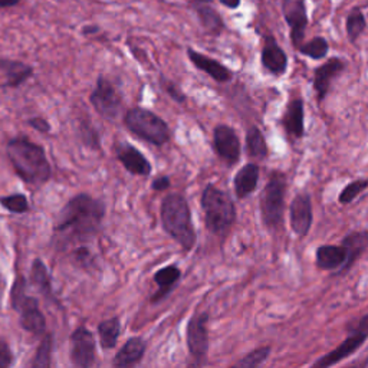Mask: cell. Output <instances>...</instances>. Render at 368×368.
<instances>
[{
	"instance_id": "obj_1",
	"label": "cell",
	"mask_w": 368,
	"mask_h": 368,
	"mask_svg": "<svg viewBox=\"0 0 368 368\" xmlns=\"http://www.w3.org/2000/svg\"><path fill=\"white\" fill-rule=\"evenodd\" d=\"M106 217V204L87 193L74 196L56 216L53 231L69 237L85 239L95 235Z\"/></svg>"
},
{
	"instance_id": "obj_2",
	"label": "cell",
	"mask_w": 368,
	"mask_h": 368,
	"mask_svg": "<svg viewBox=\"0 0 368 368\" xmlns=\"http://www.w3.org/2000/svg\"><path fill=\"white\" fill-rule=\"evenodd\" d=\"M8 157L16 174L33 187L44 186L52 176V169L42 146L26 137H15L6 146Z\"/></svg>"
},
{
	"instance_id": "obj_3",
	"label": "cell",
	"mask_w": 368,
	"mask_h": 368,
	"mask_svg": "<svg viewBox=\"0 0 368 368\" xmlns=\"http://www.w3.org/2000/svg\"><path fill=\"white\" fill-rule=\"evenodd\" d=\"M160 217L162 229L173 237L180 246L190 252L197 242V235L192 220L190 206L181 194H169L161 201Z\"/></svg>"
},
{
	"instance_id": "obj_4",
	"label": "cell",
	"mask_w": 368,
	"mask_h": 368,
	"mask_svg": "<svg viewBox=\"0 0 368 368\" xmlns=\"http://www.w3.org/2000/svg\"><path fill=\"white\" fill-rule=\"evenodd\" d=\"M201 209L204 213V223L208 231L216 236H224L236 220V208L231 196L216 187L215 184H208L201 194Z\"/></svg>"
},
{
	"instance_id": "obj_5",
	"label": "cell",
	"mask_w": 368,
	"mask_h": 368,
	"mask_svg": "<svg viewBox=\"0 0 368 368\" xmlns=\"http://www.w3.org/2000/svg\"><path fill=\"white\" fill-rule=\"evenodd\" d=\"M122 121L130 133L157 147L165 146L172 137L167 122L146 108L135 107L128 110Z\"/></svg>"
},
{
	"instance_id": "obj_6",
	"label": "cell",
	"mask_w": 368,
	"mask_h": 368,
	"mask_svg": "<svg viewBox=\"0 0 368 368\" xmlns=\"http://www.w3.org/2000/svg\"><path fill=\"white\" fill-rule=\"evenodd\" d=\"M288 190V177L285 173L274 172L260 194V213L268 229H278L283 219L285 196Z\"/></svg>"
},
{
	"instance_id": "obj_7",
	"label": "cell",
	"mask_w": 368,
	"mask_h": 368,
	"mask_svg": "<svg viewBox=\"0 0 368 368\" xmlns=\"http://www.w3.org/2000/svg\"><path fill=\"white\" fill-rule=\"evenodd\" d=\"M90 101L94 110L107 119H115L122 107V97L117 87L111 81L99 75L97 79V85L90 95Z\"/></svg>"
},
{
	"instance_id": "obj_8",
	"label": "cell",
	"mask_w": 368,
	"mask_h": 368,
	"mask_svg": "<svg viewBox=\"0 0 368 368\" xmlns=\"http://www.w3.org/2000/svg\"><path fill=\"white\" fill-rule=\"evenodd\" d=\"M278 2L285 22L290 28L292 47L298 49L305 40V33L310 25L308 5L306 0H278Z\"/></svg>"
},
{
	"instance_id": "obj_9",
	"label": "cell",
	"mask_w": 368,
	"mask_h": 368,
	"mask_svg": "<svg viewBox=\"0 0 368 368\" xmlns=\"http://www.w3.org/2000/svg\"><path fill=\"white\" fill-rule=\"evenodd\" d=\"M368 338V315H362L361 321L357 325V330L353 331L350 334V337L346 338L345 341H342L340 344L338 349H335L334 351L328 353L326 356L321 357L319 360H317L312 367L314 368H328L333 367L338 362H341L342 360L349 358L350 356H353L357 350H360L361 346L364 345V342Z\"/></svg>"
},
{
	"instance_id": "obj_10",
	"label": "cell",
	"mask_w": 368,
	"mask_h": 368,
	"mask_svg": "<svg viewBox=\"0 0 368 368\" xmlns=\"http://www.w3.org/2000/svg\"><path fill=\"white\" fill-rule=\"evenodd\" d=\"M209 312L194 314L187 324V349L196 365H204L209 353Z\"/></svg>"
},
{
	"instance_id": "obj_11",
	"label": "cell",
	"mask_w": 368,
	"mask_h": 368,
	"mask_svg": "<svg viewBox=\"0 0 368 368\" xmlns=\"http://www.w3.org/2000/svg\"><path fill=\"white\" fill-rule=\"evenodd\" d=\"M97 341L95 335L85 328L78 326L71 334V362L78 368H88L95 364Z\"/></svg>"
},
{
	"instance_id": "obj_12",
	"label": "cell",
	"mask_w": 368,
	"mask_h": 368,
	"mask_svg": "<svg viewBox=\"0 0 368 368\" xmlns=\"http://www.w3.org/2000/svg\"><path fill=\"white\" fill-rule=\"evenodd\" d=\"M288 55L279 47L274 35L267 33L262 36L260 64L262 68L274 76H282L288 71Z\"/></svg>"
},
{
	"instance_id": "obj_13",
	"label": "cell",
	"mask_w": 368,
	"mask_h": 368,
	"mask_svg": "<svg viewBox=\"0 0 368 368\" xmlns=\"http://www.w3.org/2000/svg\"><path fill=\"white\" fill-rule=\"evenodd\" d=\"M213 147H215L216 154L223 161H226L229 166L236 165L240 158V153H242L240 140L236 131L226 124H220L215 127Z\"/></svg>"
},
{
	"instance_id": "obj_14",
	"label": "cell",
	"mask_w": 368,
	"mask_h": 368,
	"mask_svg": "<svg viewBox=\"0 0 368 368\" xmlns=\"http://www.w3.org/2000/svg\"><path fill=\"white\" fill-rule=\"evenodd\" d=\"M312 201L308 193H299L294 197L290 206V223L294 233L299 237H305L312 226Z\"/></svg>"
},
{
	"instance_id": "obj_15",
	"label": "cell",
	"mask_w": 368,
	"mask_h": 368,
	"mask_svg": "<svg viewBox=\"0 0 368 368\" xmlns=\"http://www.w3.org/2000/svg\"><path fill=\"white\" fill-rule=\"evenodd\" d=\"M19 312V324L22 328L33 335L47 333V318L39 310V302L33 296H25L15 308Z\"/></svg>"
},
{
	"instance_id": "obj_16",
	"label": "cell",
	"mask_w": 368,
	"mask_h": 368,
	"mask_svg": "<svg viewBox=\"0 0 368 368\" xmlns=\"http://www.w3.org/2000/svg\"><path fill=\"white\" fill-rule=\"evenodd\" d=\"M114 153L117 160L131 174L142 177H147L151 174L153 167L150 165V161L146 158L144 154L138 151L134 146L128 144V142H115Z\"/></svg>"
},
{
	"instance_id": "obj_17",
	"label": "cell",
	"mask_w": 368,
	"mask_h": 368,
	"mask_svg": "<svg viewBox=\"0 0 368 368\" xmlns=\"http://www.w3.org/2000/svg\"><path fill=\"white\" fill-rule=\"evenodd\" d=\"M190 8L196 13L200 26L210 36H220L226 31V24L220 12L213 6L212 0H189Z\"/></svg>"
},
{
	"instance_id": "obj_18",
	"label": "cell",
	"mask_w": 368,
	"mask_h": 368,
	"mask_svg": "<svg viewBox=\"0 0 368 368\" xmlns=\"http://www.w3.org/2000/svg\"><path fill=\"white\" fill-rule=\"evenodd\" d=\"M345 67L346 62L344 59L334 56L314 71V90L318 95L319 102L330 92L333 81L345 71Z\"/></svg>"
},
{
	"instance_id": "obj_19",
	"label": "cell",
	"mask_w": 368,
	"mask_h": 368,
	"mask_svg": "<svg viewBox=\"0 0 368 368\" xmlns=\"http://www.w3.org/2000/svg\"><path fill=\"white\" fill-rule=\"evenodd\" d=\"M187 58L199 71L208 74L212 79L216 81V83L224 84L229 83V81H232L233 78V72L226 65H223L220 60L213 59L193 48H187Z\"/></svg>"
},
{
	"instance_id": "obj_20",
	"label": "cell",
	"mask_w": 368,
	"mask_h": 368,
	"mask_svg": "<svg viewBox=\"0 0 368 368\" xmlns=\"http://www.w3.org/2000/svg\"><path fill=\"white\" fill-rule=\"evenodd\" d=\"M305 110H303V99L302 98H294L288 107L285 110V114L282 117V126L286 133V135L301 140L305 134Z\"/></svg>"
},
{
	"instance_id": "obj_21",
	"label": "cell",
	"mask_w": 368,
	"mask_h": 368,
	"mask_svg": "<svg viewBox=\"0 0 368 368\" xmlns=\"http://www.w3.org/2000/svg\"><path fill=\"white\" fill-rule=\"evenodd\" d=\"M146 350H147V344L144 340L140 337H131L117 353L112 365L117 368H127L137 365L138 362H141L142 357H144Z\"/></svg>"
},
{
	"instance_id": "obj_22",
	"label": "cell",
	"mask_w": 368,
	"mask_h": 368,
	"mask_svg": "<svg viewBox=\"0 0 368 368\" xmlns=\"http://www.w3.org/2000/svg\"><path fill=\"white\" fill-rule=\"evenodd\" d=\"M0 74L5 76L6 87L19 88L33 75V68L20 60L0 58Z\"/></svg>"
},
{
	"instance_id": "obj_23",
	"label": "cell",
	"mask_w": 368,
	"mask_h": 368,
	"mask_svg": "<svg viewBox=\"0 0 368 368\" xmlns=\"http://www.w3.org/2000/svg\"><path fill=\"white\" fill-rule=\"evenodd\" d=\"M342 246L346 251V259L340 269V275L345 274L353 265L365 253L368 246V232L360 231V232H351L342 239Z\"/></svg>"
},
{
	"instance_id": "obj_24",
	"label": "cell",
	"mask_w": 368,
	"mask_h": 368,
	"mask_svg": "<svg viewBox=\"0 0 368 368\" xmlns=\"http://www.w3.org/2000/svg\"><path fill=\"white\" fill-rule=\"evenodd\" d=\"M315 259L322 271L341 269L346 259V251L342 244H322L315 252Z\"/></svg>"
},
{
	"instance_id": "obj_25",
	"label": "cell",
	"mask_w": 368,
	"mask_h": 368,
	"mask_svg": "<svg viewBox=\"0 0 368 368\" xmlns=\"http://www.w3.org/2000/svg\"><path fill=\"white\" fill-rule=\"evenodd\" d=\"M259 181V166L256 162H248L235 176V193L237 199H246L258 187Z\"/></svg>"
},
{
	"instance_id": "obj_26",
	"label": "cell",
	"mask_w": 368,
	"mask_h": 368,
	"mask_svg": "<svg viewBox=\"0 0 368 368\" xmlns=\"http://www.w3.org/2000/svg\"><path fill=\"white\" fill-rule=\"evenodd\" d=\"M31 283L40 292V295H44L48 301L56 302L53 291H52V282H51V275L47 268V265L42 259L36 258L32 262V268H31Z\"/></svg>"
},
{
	"instance_id": "obj_27",
	"label": "cell",
	"mask_w": 368,
	"mask_h": 368,
	"mask_svg": "<svg viewBox=\"0 0 368 368\" xmlns=\"http://www.w3.org/2000/svg\"><path fill=\"white\" fill-rule=\"evenodd\" d=\"M181 278V271L177 268L176 265H169V267H165L158 269L154 274V282L158 286V291L151 296V302H158L165 296H167L172 291L173 286L180 281Z\"/></svg>"
},
{
	"instance_id": "obj_28",
	"label": "cell",
	"mask_w": 368,
	"mask_h": 368,
	"mask_svg": "<svg viewBox=\"0 0 368 368\" xmlns=\"http://www.w3.org/2000/svg\"><path fill=\"white\" fill-rule=\"evenodd\" d=\"M121 334V322L118 317L104 319L98 325V335L102 350H112L118 342Z\"/></svg>"
},
{
	"instance_id": "obj_29",
	"label": "cell",
	"mask_w": 368,
	"mask_h": 368,
	"mask_svg": "<svg viewBox=\"0 0 368 368\" xmlns=\"http://www.w3.org/2000/svg\"><path fill=\"white\" fill-rule=\"evenodd\" d=\"M345 31L346 36L351 44H356L357 40L365 33L367 31V19L361 6H354L349 15L345 17Z\"/></svg>"
},
{
	"instance_id": "obj_30",
	"label": "cell",
	"mask_w": 368,
	"mask_h": 368,
	"mask_svg": "<svg viewBox=\"0 0 368 368\" xmlns=\"http://www.w3.org/2000/svg\"><path fill=\"white\" fill-rule=\"evenodd\" d=\"M246 151L253 160H263L268 157V144L262 131L258 127H251L246 133Z\"/></svg>"
},
{
	"instance_id": "obj_31",
	"label": "cell",
	"mask_w": 368,
	"mask_h": 368,
	"mask_svg": "<svg viewBox=\"0 0 368 368\" xmlns=\"http://www.w3.org/2000/svg\"><path fill=\"white\" fill-rule=\"evenodd\" d=\"M301 55L308 56L314 60H319L325 58L330 52V44L324 36H314L308 42H302V45L296 49Z\"/></svg>"
},
{
	"instance_id": "obj_32",
	"label": "cell",
	"mask_w": 368,
	"mask_h": 368,
	"mask_svg": "<svg viewBox=\"0 0 368 368\" xmlns=\"http://www.w3.org/2000/svg\"><path fill=\"white\" fill-rule=\"evenodd\" d=\"M52 349H53V337L52 334H44L42 340L36 350V354L32 361L33 368H48L51 367V357H52Z\"/></svg>"
},
{
	"instance_id": "obj_33",
	"label": "cell",
	"mask_w": 368,
	"mask_h": 368,
	"mask_svg": "<svg viewBox=\"0 0 368 368\" xmlns=\"http://www.w3.org/2000/svg\"><path fill=\"white\" fill-rule=\"evenodd\" d=\"M272 349L268 345H263L259 346V349L251 351L246 357H243L240 361H237L235 364V367H240V368H255L262 365L265 361L268 360L269 354H271Z\"/></svg>"
},
{
	"instance_id": "obj_34",
	"label": "cell",
	"mask_w": 368,
	"mask_h": 368,
	"mask_svg": "<svg viewBox=\"0 0 368 368\" xmlns=\"http://www.w3.org/2000/svg\"><path fill=\"white\" fill-rule=\"evenodd\" d=\"M0 204L10 212V213H26L29 212V201L28 197L22 193H16V194H10V196H5V197H0Z\"/></svg>"
},
{
	"instance_id": "obj_35",
	"label": "cell",
	"mask_w": 368,
	"mask_h": 368,
	"mask_svg": "<svg viewBox=\"0 0 368 368\" xmlns=\"http://www.w3.org/2000/svg\"><path fill=\"white\" fill-rule=\"evenodd\" d=\"M368 187V180L367 178H360L351 181L349 186L344 187L338 196V201L341 204H350L353 203L364 190Z\"/></svg>"
},
{
	"instance_id": "obj_36",
	"label": "cell",
	"mask_w": 368,
	"mask_h": 368,
	"mask_svg": "<svg viewBox=\"0 0 368 368\" xmlns=\"http://www.w3.org/2000/svg\"><path fill=\"white\" fill-rule=\"evenodd\" d=\"M79 137L84 144L92 150H99V135L94 126L88 124V122H81L79 124Z\"/></svg>"
},
{
	"instance_id": "obj_37",
	"label": "cell",
	"mask_w": 368,
	"mask_h": 368,
	"mask_svg": "<svg viewBox=\"0 0 368 368\" xmlns=\"http://www.w3.org/2000/svg\"><path fill=\"white\" fill-rule=\"evenodd\" d=\"M72 259L75 260V263L78 265V267H81L83 269H91L95 265L94 255H92L91 249L87 248V246L76 248L72 252Z\"/></svg>"
},
{
	"instance_id": "obj_38",
	"label": "cell",
	"mask_w": 368,
	"mask_h": 368,
	"mask_svg": "<svg viewBox=\"0 0 368 368\" xmlns=\"http://www.w3.org/2000/svg\"><path fill=\"white\" fill-rule=\"evenodd\" d=\"M160 85L161 88L165 90L167 92V95L170 98H173V101L178 102V104H183V102H186V95H184V92L180 90V87L173 83V81L165 78V76H161L160 78Z\"/></svg>"
},
{
	"instance_id": "obj_39",
	"label": "cell",
	"mask_w": 368,
	"mask_h": 368,
	"mask_svg": "<svg viewBox=\"0 0 368 368\" xmlns=\"http://www.w3.org/2000/svg\"><path fill=\"white\" fill-rule=\"evenodd\" d=\"M25 296H26V279L19 275L12 286V292H10V302H12L13 310Z\"/></svg>"
},
{
	"instance_id": "obj_40",
	"label": "cell",
	"mask_w": 368,
	"mask_h": 368,
	"mask_svg": "<svg viewBox=\"0 0 368 368\" xmlns=\"http://www.w3.org/2000/svg\"><path fill=\"white\" fill-rule=\"evenodd\" d=\"M15 357L8 342L0 341V368H9L13 365Z\"/></svg>"
},
{
	"instance_id": "obj_41",
	"label": "cell",
	"mask_w": 368,
	"mask_h": 368,
	"mask_svg": "<svg viewBox=\"0 0 368 368\" xmlns=\"http://www.w3.org/2000/svg\"><path fill=\"white\" fill-rule=\"evenodd\" d=\"M28 122H29V126L33 130H36L39 133H42V134L51 133V124H49V122L45 118H42V117H33Z\"/></svg>"
},
{
	"instance_id": "obj_42",
	"label": "cell",
	"mask_w": 368,
	"mask_h": 368,
	"mask_svg": "<svg viewBox=\"0 0 368 368\" xmlns=\"http://www.w3.org/2000/svg\"><path fill=\"white\" fill-rule=\"evenodd\" d=\"M172 186V181L169 176H160L151 183V189L154 192H165Z\"/></svg>"
},
{
	"instance_id": "obj_43",
	"label": "cell",
	"mask_w": 368,
	"mask_h": 368,
	"mask_svg": "<svg viewBox=\"0 0 368 368\" xmlns=\"http://www.w3.org/2000/svg\"><path fill=\"white\" fill-rule=\"evenodd\" d=\"M219 3L221 6H224L226 9H231V10H236L239 9L242 0H219Z\"/></svg>"
},
{
	"instance_id": "obj_44",
	"label": "cell",
	"mask_w": 368,
	"mask_h": 368,
	"mask_svg": "<svg viewBox=\"0 0 368 368\" xmlns=\"http://www.w3.org/2000/svg\"><path fill=\"white\" fill-rule=\"evenodd\" d=\"M101 29H99V26H97V25H90V26H84L83 28V35L84 36H90V35H95V33H98Z\"/></svg>"
},
{
	"instance_id": "obj_45",
	"label": "cell",
	"mask_w": 368,
	"mask_h": 368,
	"mask_svg": "<svg viewBox=\"0 0 368 368\" xmlns=\"http://www.w3.org/2000/svg\"><path fill=\"white\" fill-rule=\"evenodd\" d=\"M17 3H20V0H0V9L5 8H13Z\"/></svg>"
}]
</instances>
